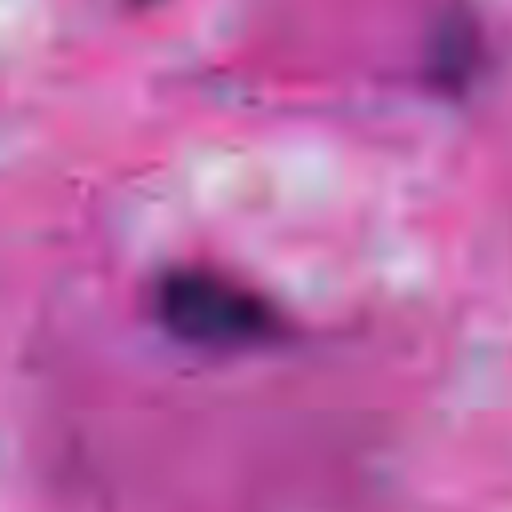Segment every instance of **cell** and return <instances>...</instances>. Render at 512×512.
<instances>
[{"label": "cell", "instance_id": "6da1fadb", "mask_svg": "<svg viewBox=\"0 0 512 512\" xmlns=\"http://www.w3.org/2000/svg\"><path fill=\"white\" fill-rule=\"evenodd\" d=\"M156 324L200 352H248L288 336V316L256 288L212 268H168L152 288Z\"/></svg>", "mask_w": 512, "mask_h": 512}, {"label": "cell", "instance_id": "7a4b0ae2", "mask_svg": "<svg viewBox=\"0 0 512 512\" xmlns=\"http://www.w3.org/2000/svg\"><path fill=\"white\" fill-rule=\"evenodd\" d=\"M472 68H476V32L464 20H448L444 36L432 44V76L456 92L460 84H468Z\"/></svg>", "mask_w": 512, "mask_h": 512}]
</instances>
